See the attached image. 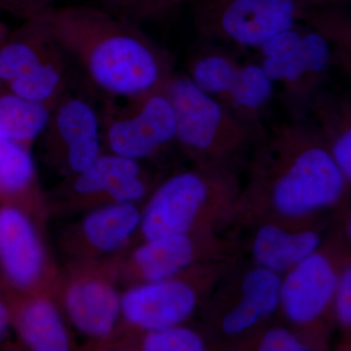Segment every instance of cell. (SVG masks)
Segmentation results:
<instances>
[{"label": "cell", "instance_id": "cell-24", "mask_svg": "<svg viewBox=\"0 0 351 351\" xmlns=\"http://www.w3.org/2000/svg\"><path fill=\"white\" fill-rule=\"evenodd\" d=\"M64 83V66L57 54L44 61L31 73L7 84L10 93L27 100L47 105L59 93Z\"/></svg>", "mask_w": 351, "mask_h": 351}, {"label": "cell", "instance_id": "cell-33", "mask_svg": "<svg viewBox=\"0 0 351 351\" xmlns=\"http://www.w3.org/2000/svg\"><path fill=\"white\" fill-rule=\"evenodd\" d=\"M8 38V27L0 20V44L4 43Z\"/></svg>", "mask_w": 351, "mask_h": 351}, {"label": "cell", "instance_id": "cell-8", "mask_svg": "<svg viewBox=\"0 0 351 351\" xmlns=\"http://www.w3.org/2000/svg\"><path fill=\"white\" fill-rule=\"evenodd\" d=\"M196 298L193 289L176 280H161L129 291L121 301L127 320L149 331L176 326L193 313Z\"/></svg>", "mask_w": 351, "mask_h": 351}, {"label": "cell", "instance_id": "cell-32", "mask_svg": "<svg viewBox=\"0 0 351 351\" xmlns=\"http://www.w3.org/2000/svg\"><path fill=\"white\" fill-rule=\"evenodd\" d=\"M318 5L348 6L351 0H315Z\"/></svg>", "mask_w": 351, "mask_h": 351}, {"label": "cell", "instance_id": "cell-19", "mask_svg": "<svg viewBox=\"0 0 351 351\" xmlns=\"http://www.w3.org/2000/svg\"><path fill=\"white\" fill-rule=\"evenodd\" d=\"M18 330L32 350H68V332L61 316L49 302L36 300L27 304L18 318Z\"/></svg>", "mask_w": 351, "mask_h": 351}, {"label": "cell", "instance_id": "cell-25", "mask_svg": "<svg viewBox=\"0 0 351 351\" xmlns=\"http://www.w3.org/2000/svg\"><path fill=\"white\" fill-rule=\"evenodd\" d=\"M34 176V160L25 145L0 135V191H19Z\"/></svg>", "mask_w": 351, "mask_h": 351}, {"label": "cell", "instance_id": "cell-5", "mask_svg": "<svg viewBox=\"0 0 351 351\" xmlns=\"http://www.w3.org/2000/svg\"><path fill=\"white\" fill-rule=\"evenodd\" d=\"M258 63L274 84L280 86L281 101L293 119H304L311 101L322 91L332 66L334 51L318 32L306 27L301 45L292 54Z\"/></svg>", "mask_w": 351, "mask_h": 351}, {"label": "cell", "instance_id": "cell-16", "mask_svg": "<svg viewBox=\"0 0 351 351\" xmlns=\"http://www.w3.org/2000/svg\"><path fill=\"white\" fill-rule=\"evenodd\" d=\"M319 239L314 232L288 233L276 226L261 228L254 243L258 263L272 271H282L298 265L317 248Z\"/></svg>", "mask_w": 351, "mask_h": 351}, {"label": "cell", "instance_id": "cell-9", "mask_svg": "<svg viewBox=\"0 0 351 351\" xmlns=\"http://www.w3.org/2000/svg\"><path fill=\"white\" fill-rule=\"evenodd\" d=\"M336 274L321 255H309L295 265L281 284L280 302L291 320L307 323L324 311L336 293Z\"/></svg>", "mask_w": 351, "mask_h": 351}, {"label": "cell", "instance_id": "cell-14", "mask_svg": "<svg viewBox=\"0 0 351 351\" xmlns=\"http://www.w3.org/2000/svg\"><path fill=\"white\" fill-rule=\"evenodd\" d=\"M280 288L276 272L263 267L249 272L242 285L241 302L223 318V331L239 334L255 325L263 316L274 313L280 302Z\"/></svg>", "mask_w": 351, "mask_h": 351}, {"label": "cell", "instance_id": "cell-2", "mask_svg": "<svg viewBox=\"0 0 351 351\" xmlns=\"http://www.w3.org/2000/svg\"><path fill=\"white\" fill-rule=\"evenodd\" d=\"M270 147L276 154L274 203L281 214L301 216L338 200L345 175L304 119L279 126Z\"/></svg>", "mask_w": 351, "mask_h": 351}, {"label": "cell", "instance_id": "cell-22", "mask_svg": "<svg viewBox=\"0 0 351 351\" xmlns=\"http://www.w3.org/2000/svg\"><path fill=\"white\" fill-rule=\"evenodd\" d=\"M32 19L38 25L36 38L6 39L0 44V83L8 84L57 54V50H49L55 43L43 25L36 18Z\"/></svg>", "mask_w": 351, "mask_h": 351}, {"label": "cell", "instance_id": "cell-27", "mask_svg": "<svg viewBox=\"0 0 351 351\" xmlns=\"http://www.w3.org/2000/svg\"><path fill=\"white\" fill-rule=\"evenodd\" d=\"M147 351H201L204 343L197 334L186 328L170 327L152 331L145 339Z\"/></svg>", "mask_w": 351, "mask_h": 351}, {"label": "cell", "instance_id": "cell-26", "mask_svg": "<svg viewBox=\"0 0 351 351\" xmlns=\"http://www.w3.org/2000/svg\"><path fill=\"white\" fill-rule=\"evenodd\" d=\"M104 7L132 22L151 20L193 0H101Z\"/></svg>", "mask_w": 351, "mask_h": 351}, {"label": "cell", "instance_id": "cell-10", "mask_svg": "<svg viewBox=\"0 0 351 351\" xmlns=\"http://www.w3.org/2000/svg\"><path fill=\"white\" fill-rule=\"evenodd\" d=\"M0 263L16 285L27 287L38 280L43 252L31 221L14 207L0 208Z\"/></svg>", "mask_w": 351, "mask_h": 351}, {"label": "cell", "instance_id": "cell-13", "mask_svg": "<svg viewBox=\"0 0 351 351\" xmlns=\"http://www.w3.org/2000/svg\"><path fill=\"white\" fill-rule=\"evenodd\" d=\"M75 186L82 195L105 191L119 202H131L145 195L144 182L137 160L117 156H99L78 174Z\"/></svg>", "mask_w": 351, "mask_h": 351}, {"label": "cell", "instance_id": "cell-7", "mask_svg": "<svg viewBox=\"0 0 351 351\" xmlns=\"http://www.w3.org/2000/svg\"><path fill=\"white\" fill-rule=\"evenodd\" d=\"M208 195V182L201 172H184L168 180L157 191L143 219L147 240L184 234Z\"/></svg>", "mask_w": 351, "mask_h": 351}, {"label": "cell", "instance_id": "cell-18", "mask_svg": "<svg viewBox=\"0 0 351 351\" xmlns=\"http://www.w3.org/2000/svg\"><path fill=\"white\" fill-rule=\"evenodd\" d=\"M193 256V242L184 233L149 240L136 252L135 262L143 276L156 282L166 280L186 267Z\"/></svg>", "mask_w": 351, "mask_h": 351}, {"label": "cell", "instance_id": "cell-31", "mask_svg": "<svg viewBox=\"0 0 351 351\" xmlns=\"http://www.w3.org/2000/svg\"><path fill=\"white\" fill-rule=\"evenodd\" d=\"M10 325V314L3 302L0 299V341L6 336Z\"/></svg>", "mask_w": 351, "mask_h": 351}, {"label": "cell", "instance_id": "cell-29", "mask_svg": "<svg viewBox=\"0 0 351 351\" xmlns=\"http://www.w3.org/2000/svg\"><path fill=\"white\" fill-rule=\"evenodd\" d=\"M337 313L343 324L351 323V271L346 270L337 284Z\"/></svg>", "mask_w": 351, "mask_h": 351}, {"label": "cell", "instance_id": "cell-28", "mask_svg": "<svg viewBox=\"0 0 351 351\" xmlns=\"http://www.w3.org/2000/svg\"><path fill=\"white\" fill-rule=\"evenodd\" d=\"M260 350L263 351H302L306 346L302 345L294 335L281 328L270 330L263 337Z\"/></svg>", "mask_w": 351, "mask_h": 351}, {"label": "cell", "instance_id": "cell-12", "mask_svg": "<svg viewBox=\"0 0 351 351\" xmlns=\"http://www.w3.org/2000/svg\"><path fill=\"white\" fill-rule=\"evenodd\" d=\"M66 307L71 322L80 332L103 338L112 332L121 302L112 286L87 280L71 286L66 294Z\"/></svg>", "mask_w": 351, "mask_h": 351}, {"label": "cell", "instance_id": "cell-4", "mask_svg": "<svg viewBox=\"0 0 351 351\" xmlns=\"http://www.w3.org/2000/svg\"><path fill=\"white\" fill-rule=\"evenodd\" d=\"M164 92L174 110L176 138L195 156H225L241 147L256 130L218 99L200 90L186 73H173Z\"/></svg>", "mask_w": 351, "mask_h": 351}, {"label": "cell", "instance_id": "cell-20", "mask_svg": "<svg viewBox=\"0 0 351 351\" xmlns=\"http://www.w3.org/2000/svg\"><path fill=\"white\" fill-rule=\"evenodd\" d=\"M140 221L137 208L130 202H119L89 215L83 225V232L95 248L108 252L123 244Z\"/></svg>", "mask_w": 351, "mask_h": 351}, {"label": "cell", "instance_id": "cell-3", "mask_svg": "<svg viewBox=\"0 0 351 351\" xmlns=\"http://www.w3.org/2000/svg\"><path fill=\"white\" fill-rule=\"evenodd\" d=\"M196 36L204 43L257 49L278 32L304 24L315 0H193Z\"/></svg>", "mask_w": 351, "mask_h": 351}, {"label": "cell", "instance_id": "cell-30", "mask_svg": "<svg viewBox=\"0 0 351 351\" xmlns=\"http://www.w3.org/2000/svg\"><path fill=\"white\" fill-rule=\"evenodd\" d=\"M56 0H0V7L11 12L32 18L52 6Z\"/></svg>", "mask_w": 351, "mask_h": 351}, {"label": "cell", "instance_id": "cell-21", "mask_svg": "<svg viewBox=\"0 0 351 351\" xmlns=\"http://www.w3.org/2000/svg\"><path fill=\"white\" fill-rule=\"evenodd\" d=\"M49 106L10 93L0 96V135L16 142L34 140L51 119Z\"/></svg>", "mask_w": 351, "mask_h": 351}, {"label": "cell", "instance_id": "cell-11", "mask_svg": "<svg viewBox=\"0 0 351 351\" xmlns=\"http://www.w3.org/2000/svg\"><path fill=\"white\" fill-rule=\"evenodd\" d=\"M55 113L58 134L68 151L69 167L83 172L100 156V124L93 107L82 99H66Z\"/></svg>", "mask_w": 351, "mask_h": 351}, {"label": "cell", "instance_id": "cell-1", "mask_svg": "<svg viewBox=\"0 0 351 351\" xmlns=\"http://www.w3.org/2000/svg\"><path fill=\"white\" fill-rule=\"evenodd\" d=\"M101 91L144 98L165 87L172 73L167 53L137 23L105 8L51 6L34 17Z\"/></svg>", "mask_w": 351, "mask_h": 351}, {"label": "cell", "instance_id": "cell-15", "mask_svg": "<svg viewBox=\"0 0 351 351\" xmlns=\"http://www.w3.org/2000/svg\"><path fill=\"white\" fill-rule=\"evenodd\" d=\"M274 86L258 62L241 64L232 86L221 101L239 119L257 130L263 110L274 96Z\"/></svg>", "mask_w": 351, "mask_h": 351}, {"label": "cell", "instance_id": "cell-17", "mask_svg": "<svg viewBox=\"0 0 351 351\" xmlns=\"http://www.w3.org/2000/svg\"><path fill=\"white\" fill-rule=\"evenodd\" d=\"M240 64L237 55L223 45L205 43L191 56L186 75L203 92L221 101Z\"/></svg>", "mask_w": 351, "mask_h": 351}, {"label": "cell", "instance_id": "cell-6", "mask_svg": "<svg viewBox=\"0 0 351 351\" xmlns=\"http://www.w3.org/2000/svg\"><path fill=\"white\" fill-rule=\"evenodd\" d=\"M140 101L137 112L113 121L108 133L113 154L134 160L152 156L176 138L174 110L164 88Z\"/></svg>", "mask_w": 351, "mask_h": 351}, {"label": "cell", "instance_id": "cell-23", "mask_svg": "<svg viewBox=\"0 0 351 351\" xmlns=\"http://www.w3.org/2000/svg\"><path fill=\"white\" fill-rule=\"evenodd\" d=\"M304 24L326 39L334 51L336 66L346 75L351 73V18L346 7L314 6Z\"/></svg>", "mask_w": 351, "mask_h": 351}]
</instances>
